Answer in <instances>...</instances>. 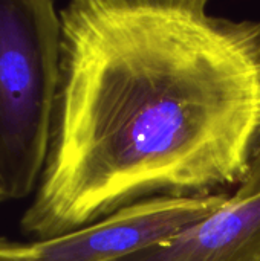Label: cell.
<instances>
[{"label":"cell","mask_w":260,"mask_h":261,"mask_svg":"<svg viewBox=\"0 0 260 261\" xmlns=\"http://www.w3.org/2000/svg\"><path fill=\"white\" fill-rule=\"evenodd\" d=\"M60 18L52 138L26 237L242 182L260 144V20L216 15L205 0H75Z\"/></svg>","instance_id":"1"},{"label":"cell","mask_w":260,"mask_h":261,"mask_svg":"<svg viewBox=\"0 0 260 261\" xmlns=\"http://www.w3.org/2000/svg\"><path fill=\"white\" fill-rule=\"evenodd\" d=\"M61 66L51 0H0V200L37 191L49 153Z\"/></svg>","instance_id":"2"},{"label":"cell","mask_w":260,"mask_h":261,"mask_svg":"<svg viewBox=\"0 0 260 261\" xmlns=\"http://www.w3.org/2000/svg\"><path fill=\"white\" fill-rule=\"evenodd\" d=\"M228 194L159 196L74 232L28 243L0 239V261H121L167 243L216 213Z\"/></svg>","instance_id":"3"},{"label":"cell","mask_w":260,"mask_h":261,"mask_svg":"<svg viewBox=\"0 0 260 261\" xmlns=\"http://www.w3.org/2000/svg\"><path fill=\"white\" fill-rule=\"evenodd\" d=\"M121 261H260V144L224 205L176 239Z\"/></svg>","instance_id":"4"}]
</instances>
